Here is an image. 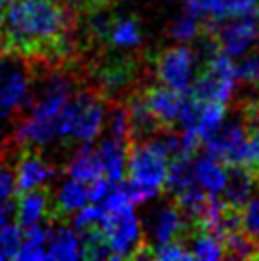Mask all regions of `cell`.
<instances>
[{
  "label": "cell",
  "instance_id": "obj_18",
  "mask_svg": "<svg viewBox=\"0 0 259 261\" xmlns=\"http://www.w3.org/2000/svg\"><path fill=\"white\" fill-rule=\"evenodd\" d=\"M128 143L118 141V139L107 136L101 139L95 152L99 156L103 175L109 181H120L126 175V166H128Z\"/></svg>",
  "mask_w": 259,
  "mask_h": 261
},
{
  "label": "cell",
  "instance_id": "obj_11",
  "mask_svg": "<svg viewBox=\"0 0 259 261\" xmlns=\"http://www.w3.org/2000/svg\"><path fill=\"white\" fill-rule=\"evenodd\" d=\"M187 216L183 214L175 200H166L157 204L154 208L147 212L141 225H143L145 246H159L170 240H179L181 232L189 227Z\"/></svg>",
  "mask_w": 259,
  "mask_h": 261
},
{
  "label": "cell",
  "instance_id": "obj_6",
  "mask_svg": "<svg viewBox=\"0 0 259 261\" xmlns=\"http://www.w3.org/2000/svg\"><path fill=\"white\" fill-rule=\"evenodd\" d=\"M235 86H237V74H235L232 58L216 50L206 58V63L198 76H194L189 94L198 101H214L227 105L235 92Z\"/></svg>",
  "mask_w": 259,
  "mask_h": 261
},
{
  "label": "cell",
  "instance_id": "obj_36",
  "mask_svg": "<svg viewBox=\"0 0 259 261\" xmlns=\"http://www.w3.org/2000/svg\"><path fill=\"white\" fill-rule=\"evenodd\" d=\"M2 12H4V8L0 6V17H2Z\"/></svg>",
  "mask_w": 259,
  "mask_h": 261
},
{
  "label": "cell",
  "instance_id": "obj_29",
  "mask_svg": "<svg viewBox=\"0 0 259 261\" xmlns=\"http://www.w3.org/2000/svg\"><path fill=\"white\" fill-rule=\"evenodd\" d=\"M237 82H244L250 86H259V51L242 54L238 63H235Z\"/></svg>",
  "mask_w": 259,
  "mask_h": 261
},
{
  "label": "cell",
  "instance_id": "obj_26",
  "mask_svg": "<svg viewBox=\"0 0 259 261\" xmlns=\"http://www.w3.org/2000/svg\"><path fill=\"white\" fill-rule=\"evenodd\" d=\"M225 257H237V259H252L259 252V244L252 240L242 229L227 232L223 239Z\"/></svg>",
  "mask_w": 259,
  "mask_h": 261
},
{
  "label": "cell",
  "instance_id": "obj_15",
  "mask_svg": "<svg viewBox=\"0 0 259 261\" xmlns=\"http://www.w3.org/2000/svg\"><path fill=\"white\" fill-rule=\"evenodd\" d=\"M15 218L21 229L31 227V225L46 223V219L51 218L50 195L44 189L23 191V195L15 204Z\"/></svg>",
  "mask_w": 259,
  "mask_h": 261
},
{
  "label": "cell",
  "instance_id": "obj_35",
  "mask_svg": "<svg viewBox=\"0 0 259 261\" xmlns=\"http://www.w3.org/2000/svg\"><path fill=\"white\" fill-rule=\"evenodd\" d=\"M10 2H12V0H0V6L4 8V6H8V4H10Z\"/></svg>",
  "mask_w": 259,
  "mask_h": 261
},
{
  "label": "cell",
  "instance_id": "obj_38",
  "mask_svg": "<svg viewBox=\"0 0 259 261\" xmlns=\"http://www.w3.org/2000/svg\"><path fill=\"white\" fill-rule=\"evenodd\" d=\"M255 259H259V252H257V255H255Z\"/></svg>",
  "mask_w": 259,
  "mask_h": 261
},
{
  "label": "cell",
  "instance_id": "obj_4",
  "mask_svg": "<svg viewBox=\"0 0 259 261\" xmlns=\"http://www.w3.org/2000/svg\"><path fill=\"white\" fill-rule=\"evenodd\" d=\"M105 116L107 105L99 94L92 90L72 92L59 115V138L79 143H94L105 128Z\"/></svg>",
  "mask_w": 259,
  "mask_h": 261
},
{
  "label": "cell",
  "instance_id": "obj_28",
  "mask_svg": "<svg viewBox=\"0 0 259 261\" xmlns=\"http://www.w3.org/2000/svg\"><path fill=\"white\" fill-rule=\"evenodd\" d=\"M23 229L15 223H6L0 227V261L15 259L21 246Z\"/></svg>",
  "mask_w": 259,
  "mask_h": 261
},
{
  "label": "cell",
  "instance_id": "obj_17",
  "mask_svg": "<svg viewBox=\"0 0 259 261\" xmlns=\"http://www.w3.org/2000/svg\"><path fill=\"white\" fill-rule=\"evenodd\" d=\"M82 257V239L74 227L58 225L50 227L46 240V259H80Z\"/></svg>",
  "mask_w": 259,
  "mask_h": 261
},
{
  "label": "cell",
  "instance_id": "obj_25",
  "mask_svg": "<svg viewBox=\"0 0 259 261\" xmlns=\"http://www.w3.org/2000/svg\"><path fill=\"white\" fill-rule=\"evenodd\" d=\"M202 17L191 10L181 12L172 23H170V37L179 44H187L202 35Z\"/></svg>",
  "mask_w": 259,
  "mask_h": 261
},
{
  "label": "cell",
  "instance_id": "obj_32",
  "mask_svg": "<svg viewBox=\"0 0 259 261\" xmlns=\"http://www.w3.org/2000/svg\"><path fill=\"white\" fill-rule=\"evenodd\" d=\"M17 193L15 175L6 162L0 160V200H12Z\"/></svg>",
  "mask_w": 259,
  "mask_h": 261
},
{
  "label": "cell",
  "instance_id": "obj_21",
  "mask_svg": "<svg viewBox=\"0 0 259 261\" xmlns=\"http://www.w3.org/2000/svg\"><path fill=\"white\" fill-rule=\"evenodd\" d=\"M103 40L120 50H134L143 42V31L136 17H130V15L111 17Z\"/></svg>",
  "mask_w": 259,
  "mask_h": 261
},
{
  "label": "cell",
  "instance_id": "obj_23",
  "mask_svg": "<svg viewBox=\"0 0 259 261\" xmlns=\"http://www.w3.org/2000/svg\"><path fill=\"white\" fill-rule=\"evenodd\" d=\"M50 234V225L38 223L23 229L21 246L15 259L21 261H40L46 259V240Z\"/></svg>",
  "mask_w": 259,
  "mask_h": 261
},
{
  "label": "cell",
  "instance_id": "obj_5",
  "mask_svg": "<svg viewBox=\"0 0 259 261\" xmlns=\"http://www.w3.org/2000/svg\"><path fill=\"white\" fill-rule=\"evenodd\" d=\"M31 65L15 51L0 54V118L19 116L31 103Z\"/></svg>",
  "mask_w": 259,
  "mask_h": 261
},
{
  "label": "cell",
  "instance_id": "obj_24",
  "mask_svg": "<svg viewBox=\"0 0 259 261\" xmlns=\"http://www.w3.org/2000/svg\"><path fill=\"white\" fill-rule=\"evenodd\" d=\"M189 252L193 255V259L200 261H217L225 257L223 240L217 234L210 231H204L198 227V231L193 234V239L189 242Z\"/></svg>",
  "mask_w": 259,
  "mask_h": 261
},
{
  "label": "cell",
  "instance_id": "obj_33",
  "mask_svg": "<svg viewBox=\"0 0 259 261\" xmlns=\"http://www.w3.org/2000/svg\"><path fill=\"white\" fill-rule=\"evenodd\" d=\"M15 218V202L14 200H0V227L12 223Z\"/></svg>",
  "mask_w": 259,
  "mask_h": 261
},
{
  "label": "cell",
  "instance_id": "obj_3",
  "mask_svg": "<svg viewBox=\"0 0 259 261\" xmlns=\"http://www.w3.org/2000/svg\"><path fill=\"white\" fill-rule=\"evenodd\" d=\"M170 152L166 149L160 132L145 139L132 141L128 147V187L136 204L149 202L164 189Z\"/></svg>",
  "mask_w": 259,
  "mask_h": 261
},
{
  "label": "cell",
  "instance_id": "obj_1",
  "mask_svg": "<svg viewBox=\"0 0 259 261\" xmlns=\"http://www.w3.org/2000/svg\"><path fill=\"white\" fill-rule=\"evenodd\" d=\"M74 14L59 0H12L0 17V48L23 58H63L72 50Z\"/></svg>",
  "mask_w": 259,
  "mask_h": 261
},
{
  "label": "cell",
  "instance_id": "obj_10",
  "mask_svg": "<svg viewBox=\"0 0 259 261\" xmlns=\"http://www.w3.org/2000/svg\"><path fill=\"white\" fill-rule=\"evenodd\" d=\"M217 50L229 58H240L252 48L259 35L257 17H225L217 21H208L204 25Z\"/></svg>",
  "mask_w": 259,
  "mask_h": 261
},
{
  "label": "cell",
  "instance_id": "obj_37",
  "mask_svg": "<svg viewBox=\"0 0 259 261\" xmlns=\"http://www.w3.org/2000/svg\"><path fill=\"white\" fill-rule=\"evenodd\" d=\"M255 187H257V189H259V172H257V185H255Z\"/></svg>",
  "mask_w": 259,
  "mask_h": 261
},
{
  "label": "cell",
  "instance_id": "obj_7",
  "mask_svg": "<svg viewBox=\"0 0 259 261\" xmlns=\"http://www.w3.org/2000/svg\"><path fill=\"white\" fill-rule=\"evenodd\" d=\"M99 229L107 242L111 259L136 257L137 252L145 248L143 225L134 210L107 214Z\"/></svg>",
  "mask_w": 259,
  "mask_h": 261
},
{
  "label": "cell",
  "instance_id": "obj_12",
  "mask_svg": "<svg viewBox=\"0 0 259 261\" xmlns=\"http://www.w3.org/2000/svg\"><path fill=\"white\" fill-rule=\"evenodd\" d=\"M14 175L17 193H23V191L46 187L56 177V168L40 152L31 151L27 147V151L19 154V159L15 162Z\"/></svg>",
  "mask_w": 259,
  "mask_h": 261
},
{
  "label": "cell",
  "instance_id": "obj_30",
  "mask_svg": "<svg viewBox=\"0 0 259 261\" xmlns=\"http://www.w3.org/2000/svg\"><path fill=\"white\" fill-rule=\"evenodd\" d=\"M151 257L162 261H191L193 255L189 252V248L181 240H170L164 244L151 248Z\"/></svg>",
  "mask_w": 259,
  "mask_h": 261
},
{
  "label": "cell",
  "instance_id": "obj_16",
  "mask_svg": "<svg viewBox=\"0 0 259 261\" xmlns=\"http://www.w3.org/2000/svg\"><path fill=\"white\" fill-rule=\"evenodd\" d=\"M86 204H90V183L67 177L51 198V218L72 216Z\"/></svg>",
  "mask_w": 259,
  "mask_h": 261
},
{
  "label": "cell",
  "instance_id": "obj_13",
  "mask_svg": "<svg viewBox=\"0 0 259 261\" xmlns=\"http://www.w3.org/2000/svg\"><path fill=\"white\" fill-rule=\"evenodd\" d=\"M141 95H143V101L149 113L154 116V120L159 122L162 130L177 124L187 94H179V92L160 84V86H152L149 90H145Z\"/></svg>",
  "mask_w": 259,
  "mask_h": 261
},
{
  "label": "cell",
  "instance_id": "obj_31",
  "mask_svg": "<svg viewBox=\"0 0 259 261\" xmlns=\"http://www.w3.org/2000/svg\"><path fill=\"white\" fill-rule=\"evenodd\" d=\"M240 229L259 244V198H250L240 210Z\"/></svg>",
  "mask_w": 259,
  "mask_h": 261
},
{
  "label": "cell",
  "instance_id": "obj_2",
  "mask_svg": "<svg viewBox=\"0 0 259 261\" xmlns=\"http://www.w3.org/2000/svg\"><path fill=\"white\" fill-rule=\"evenodd\" d=\"M74 92L71 74L63 69H50L31 90L29 107L17 116L15 141L29 149H40L59 138L58 122L65 103Z\"/></svg>",
  "mask_w": 259,
  "mask_h": 261
},
{
  "label": "cell",
  "instance_id": "obj_19",
  "mask_svg": "<svg viewBox=\"0 0 259 261\" xmlns=\"http://www.w3.org/2000/svg\"><path fill=\"white\" fill-rule=\"evenodd\" d=\"M193 175L202 191L212 196H219L227 181V170L221 160L210 154H202L193 159Z\"/></svg>",
  "mask_w": 259,
  "mask_h": 261
},
{
  "label": "cell",
  "instance_id": "obj_27",
  "mask_svg": "<svg viewBox=\"0 0 259 261\" xmlns=\"http://www.w3.org/2000/svg\"><path fill=\"white\" fill-rule=\"evenodd\" d=\"M105 126H107V134L111 138L124 141V143H132V134H130V115L128 105L122 103H113L111 109H107L105 116Z\"/></svg>",
  "mask_w": 259,
  "mask_h": 261
},
{
  "label": "cell",
  "instance_id": "obj_34",
  "mask_svg": "<svg viewBox=\"0 0 259 261\" xmlns=\"http://www.w3.org/2000/svg\"><path fill=\"white\" fill-rule=\"evenodd\" d=\"M59 2H92V0H59Z\"/></svg>",
  "mask_w": 259,
  "mask_h": 261
},
{
  "label": "cell",
  "instance_id": "obj_8",
  "mask_svg": "<svg viewBox=\"0 0 259 261\" xmlns=\"http://www.w3.org/2000/svg\"><path fill=\"white\" fill-rule=\"evenodd\" d=\"M200 54L185 44L173 46L160 51L154 63V73L162 86L175 90L179 94H189L196 76Z\"/></svg>",
  "mask_w": 259,
  "mask_h": 261
},
{
  "label": "cell",
  "instance_id": "obj_39",
  "mask_svg": "<svg viewBox=\"0 0 259 261\" xmlns=\"http://www.w3.org/2000/svg\"><path fill=\"white\" fill-rule=\"evenodd\" d=\"M257 38H259V35H257Z\"/></svg>",
  "mask_w": 259,
  "mask_h": 261
},
{
  "label": "cell",
  "instance_id": "obj_20",
  "mask_svg": "<svg viewBox=\"0 0 259 261\" xmlns=\"http://www.w3.org/2000/svg\"><path fill=\"white\" fill-rule=\"evenodd\" d=\"M194 101L196 103H194L193 120H191V124H189V128L185 132H191L193 136H196V138L200 139L202 143L225 120V105L223 103H214V101H198V99H194Z\"/></svg>",
  "mask_w": 259,
  "mask_h": 261
},
{
  "label": "cell",
  "instance_id": "obj_22",
  "mask_svg": "<svg viewBox=\"0 0 259 261\" xmlns=\"http://www.w3.org/2000/svg\"><path fill=\"white\" fill-rule=\"evenodd\" d=\"M65 172L69 177H74V179L84 183H92L95 179H99L103 175V168H101L99 156L92 147V143H84L80 149H76V152L67 162Z\"/></svg>",
  "mask_w": 259,
  "mask_h": 261
},
{
  "label": "cell",
  "instance_id": "obj_14",
  "mask_svg": "<svg viewBox=\"0 0 259 261\" xmlns=\"http://www.w3.org/2000/svg\"><path fill=\"white\" fill-rule=\"evenodd\" d=\"M257 185V172L250 166H230L227 172V181L221 191L223 202L235 210H242L252 198Z\"/></svg>",
  "mask_w": 259,
  "mask_h": 261
},
{
  "label": "cell",
  "instance_id": "obj_9",
  "mask_svg": "<svg viewBox=\"0 0 259 261\" xmlns=\"http://www.w3.org/2000/svg\"><path fill=\"white\" fill-rule=\"evenodd\" d=\"M206 154L227 166H248V128L242 116L223 120L208 139L202 141Z\"/></svg>",
  "mask_w": 259,
  "mask_h": 261
}]
</instances>
